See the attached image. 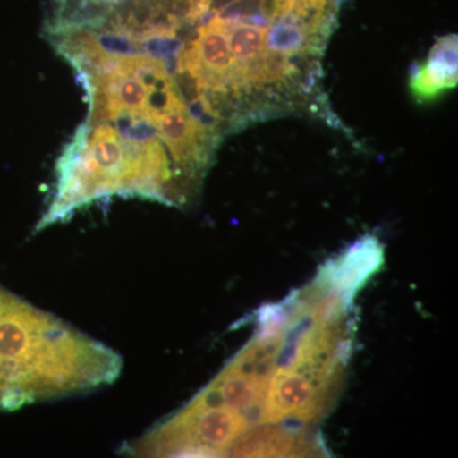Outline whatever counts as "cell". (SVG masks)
I'll list each match as a JSON object with an SVG mask.
<instances>
[{"label":"cell","mask_w":458,"mask_h":458,"mask_svg":"<svg viewBox=\"0 0 458 458\" xmlns=\"http://www.w3.org/2000/svg\"><path fill=\"white\" fill-rule=\"evenodd\" d=\"M458 83V38L447 35L438 38L426 62L415 66L409 87L419 102H430Z\"/></svg>","instance_id":"2"},{"label":"cell","mask_w":458,"mask_h":458,"mask_svg":"<svg viewBox=\"0 0 458 458\" xmlns=\"http://www.w3.org/2000/svg\"><path fill=\"white\" fill-rule=\"evenodd\" d=\"M265 30V47L273 59L291 66L292 59L303 55L311 47V25L306 17L288 12Z\"/></svg>","instance_id":"3"},{"label":"cell","mask_w":458,"mask_h":458,"mask_svg":"<svg viewBox=\"0 0 458 458\" xmlns=\"http://www.w3.org/2000/svg\"><path fill=\"white\" fill-rule=\"evenodd\" d=\"M122 355L0 285V410L114 384Z\"/></svg>","instance_id":"1"}]
</instances>
